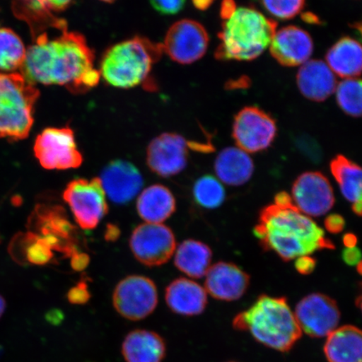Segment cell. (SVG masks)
<instances>
[{
  "instance_id": "1",
  "label": "cell",
  "mask_w": 362,
  "mask_h": 362,
  "mask_svg": "<svg viewBox=\"0 0 362 362\" xmlns=\"http://www.w3.org/2000/svg\"><path fill=\"white\" fill-rule=\"evenodd\" d=\"M94 60L83 35L65 30L49 39L43 33L26 49L21 74L33 84L63 86L71 93H83L100 81Z\"/></svg>"
},
{
  "instance_id": "2",
  "label": "cell",
  "mask_w": 362,
  "mask_h": 362,
  "mask_svg": "<svg viewBox=\"0 0 362 362\" xmlns=\"http://www.w3.org/2000/svg\"><path fill=\"white\" fill-rule=\"evenodd\" d=\"M255 234L265 250L275 252L284 261L334 248L324 230L293 204L287 206L273 204L264 208Z\"/></svg>"
},
{
  "instance_id": "3",
  "label": "cell",
  "mask_w": 362,
  "mask_h": 362,
  "mask_svg": "<svg viewBox=\"0 0 362 362\" xmlns=\"http://www.w3.org/2000/svg\"><path fill=\"white\" fill-rule=\"evenodd\" d=\"M234 327L247 332L257 341L276 351H291L302 332L284 297L261 296L233 320Z\"/></svg>"
},
{
  "instance_id": "4",
  "label": "cell",
  "mask_w": 362,
  "mask_h": 362,
  "mask_svg": "<svg viewBox=\"0 0 362 362\" xmlns=\"http://www.w3.org/2000/svg\"><path fill=\"white\" fill-rule=\"evenodd\" d=\"M277 25V22L255 8H238L224 22L216 58L223 61L255 60L269 47Z\"/></svg>"
},
{
  "instance_id": "5",
  "label": "cell",
  "mask_w": 362,
  "mask_h": 362,
  "mask_svg": "<svg viewBox=\"0 0 362 362\" xmlns=\"http://www.w3.org/2000/svg\"><path fill=\"white\" fill-rule=\"evenodd\" d=\"M163 53L162 44L135 36L107 49L99 72L112 87L133 88L146 80Z\"/></svg>"
},
{
  "instance_id": "6",
  "label": "cell",
  "mask_w": 362,
  "mask_h": 362,
  "mask_svg": "<svg viewBox=\"0 0 362 362\" xmlns=\"http://www.w3.org/2000/svg\"><path fill=\"white\" fill-rule=\"evenodd\" d=\"M39 97L38 88L21 74L0 71V139L19 141L28 137Z\"/></svg>"
},
{
  "instance_id": "7",
  "label": "cell",
  "mask_w": 362,
  "mask_h": 362,
  "mask_svg": "<svg viewBox=\"0 0 362 362\" xmlns=\"http://www.w3.org/2000/svg\"><path fill=\"white\" fill-rule=\"evenodd\" d=\"M30 232L47 242L53 252L71 257L80 252L78 230L59 206L38 205L29 220Z\"/></svg>"
},
{
  "instance_id": "8",
  "label": "cell",
  "mask_w": 362,
  "mask_h": 362,
  "mask_svg": "<svg viewBox=\"0 0 362 362\" xmlns=\"http://www.w3.org/2000/svg\"><path fill=\"white\" fill-rule=\"evenodd\" d=\"M63 199L76 224L83 230L96 228L108 212L106 194L99 178L71 180L63 192Z\"/></svg>"
},
{
  "instance_id": "9",
  "label": "cell",
  "mask_w": 362,
  "mask_h": 362,
  "mask_svg": "<svg viewBox=\"0 0 362 362\" xmlns=\"http://www.w3.org/2000/svg\"><path fill=\"white\" fill-rule=\"evenodd\" d=\"M34 153L45 170L76 169L83 162V155L76 146L74 130L67 126L44 129L35 139Z\"/></svg>"
},
{
  "instance_id": "10",
  "label": "cell",
  "mask_w": 362,
  "mask_h": 362,
  "mask_svg": "<svg viewBox=\"0 0 362 362\" xmlns=\"http://www.w3.org/2000/svg\"><path fill=\"white\" fill-rule=\"evenodd\" d=\"M112 304L117 313L127 320L146 319L158 305L156 285L146 276H129L117 284Z\"/></svg>"
},
{
  "instance_id": "11",
  "label": "cell",
  "mask_w": 362,
  "mask_h": 362,
  "mask_svg": "<svg viewBox=\"0 0 362 362\" xmlns=\"http://www.w3.org/2000/svg\"><path fill=\"white\" fill-rule=\"evenodd\" d=\"M129 246L135 259L148 267L165 264L176 249L175 237L171 229L160 223H144L131 235Z\"/></svg>"
},
{
  "instance_id": "12",
  "label": "cell",
  "mask_w": 362,
  "mask_h": 362,
  "mask_svg": "<svg viewBox=\"0 0 362 362\" xmlns=\"http://www.w3.org/2000/svg\"><path fill=\"white\" fill-rule=\"evenodd\" d=\"M277 134L276 122L257 107H247L235 117L233 137L239 148L257 153L268 148Z\"/></svg>"
},
{
  "instance_id": "13",
  "label": "cell",
  "mask_w": 362,
  "mask_h": 362,
  "mask_svg": "<svg viewBox=\"0 0 362 362\" xmlns=\"http://www.w3.org/2000/svg\"><path fill=\"white\" fill-rule=\"evenodd\" d=\"M209 36L200 23L192 20L175 22L167 33L163 52L180 64H192L205 55Z\"/></svg>"
},
{
  "instance_id": "14",
  "label": "cell",
  "mask_w": 362,
  "mask_h": 362,
  "mask_svg": "<svg viewBox=\"0 0 362 362\" xmlns=\"http://www.w3.org/2000/svg\"><path fill=\"white\" fill-rule=\"evenodd\" d=\"M294 316L301 332L311 337H327L338 328L341 312L333 298L311 293L298 303Z\"/></svg>"
},
{
  "instance_id": "15",
  "label": "cell",
  "mask_w": 362,
  "mask_h": 362,
  "mask_svg": "<svg viewBox=\"0 0 362 362\" xmlns=\"http://www.w3.org/2000/svg\"><path fill=\"white\" fill-rule=\"evenodd\" d=\"M291 198L297 209L310 218L327 214L336 202L332 184L318 171L298 176L293 184Z\"/></svg>"
},
{
  "instance_id": "16",
  "label": "cell",
  "mask_w": 362,
  "mask_h": 362,
  "mask_svg": "<svg viewBox=\"0 0 362 362\" xmlns=\"http://www.w3.org/2000/svg\"><path fill=\"white\" fill-rule=\"evenodd\" d=\"M189 142L177 134L157 136L147 148V165L153 173L168 178L183 171L188 162Z\"/></svg>"
},
{
  "instance_id": "17",
  "label": "cell",
  "mask_w": 362,
  "mask_h": 362,
  "mask_svg": "<svg viewBox=\"0 0 362 362\" xmlns=\"http://www.w3.org/2000/svg\"><path fill=\"white\" fill-rule=\"evenodd\" d=\"M101 183L108 198L117 205L134 200L144 185L141 173L132 163L113 160L102 171Z\"/></svg>"
},
{
  "instance_id": "18",
  "label": "cell",
  "mask_w": 362,
  "mask_h": 362,
  "mask_svg": "<svg viewBox=\"0 0 362 362\" xmlns=\"http://www.w3.org/2000/svg\"><path fill=\"white\" fill-rule=\"evenodd\" d=\"M74 0H15L13 12L18 19L29 25L34 37L52 27L59 30L67 29L66 22L59 19L53 12L66 10Z\"/></svg>"
},
{
  "instance_id": "19",
  "label": "cell",
  "mask_w": 362,
  "mask_h": 362,
  "mask_svg": "<svg viewBox=\"0 0 362 362\" xmlns=\"http://www.w3.org/2000/svg\"><path fill=\"white\" fill-rule=\"evenodd\" d=\"M269 45L275 60L280 65L289 67L305 64L314 49L310 34L293 25L276 31Z\"/></svg>"
},
{
  "instance_id": "20",
  "label": "cell",
  "mask_w": 362,
  "mask_h": 362,
  "mask_svg": "<svg viewBox=\"0 0 362 362\" xmlns=\"http://www.w3.org/2000/svg\"><path fill=\"white\" fill-rule=\"evenodd\" d=\"M206 293L218 300H239L247 291L250 277L230 262H219L211 266L206 276Z\"/></svg>"
},
{
  "instance_id": "21",
  "label": "cell",
  "mask_w": 362,
  "mask_h": 362,
  "mask_svg": "<svg viewBox=\"0 0 362 362\" xmlns=\"http://www.w3.org/2000/svg\"><path fill=\"white\" fill-rule=\"evenodd\" d=\"M297 85L303 96L311 101L323 102L336 92L337 81L327 63L311 60L298 70Z\"/></svg>"
},
{
  "instance_id": "22",
  "label": "cell",
  "mask_w": 362,
  "mask_h": 362,
  "mask_svg": "<svg viewBox=\"0 0 362 362\" xmlns=\"http://www.w3.org/2000/svg\"><path fill=\"white\" fill-rule=\"evenodd\" d=\"M165 301L174 313L184 316L201 315L207 305L205 288L192 279L180 278L165 289Z\"/></svg>"
},
{
  "instance_id": "23",
  "label": "cell",
  "mask_w": 362,
  "mask_h": 362,
  "mask_svg": "<svg viewBox=\"0 0 362 362\" xmlns=\"http://www.w3.org/2000/svg\"><path fill=\"white\" fill-rule=\"evenodd\" d=\"M126 362H162L166 355L165 339L148 329H134L127 334L122 345Z\"/></svg>"
},
{
  "instance_id": "24",
  "label": "cell",
  "mask_w": 362,
  "mask_h": 362,
  "mask_svg": "<svg viewBox=\"0 0 362 362\" xmlns=\"http://www.w3.org/2000/svg\"><path fill=\"white\" fill-rule=\"evenodd\" d=\"M215 172L221 183L240 187L252 178L255 164L248 153L238 147H229L217 156Z\"/></svg>"
},
{
  "instance_id": "25",
  "label": "cell",
  "mask_w": 362,
  "mask_h": 362,
  "mask_svg": "<svg viewBox=\"0 0 362 362\" xmlns=\"http://www.w3.org/2000/svg\"><path fill=\"white\" fill-rule=\"evenodd\" d=\"M329 362H362V334L353 325H344L329 334L324 346Z\"/></svg>"
},
{
  "instance_id": "26",
  "label": "cell",
  "mask_w": 362,
  "mask_h": 362,
  "mask_svg": "<svg viewBox=\"0 0 362 362\" xmlns=\"http://www.w3.org/2000/svg\"><path fill=\"white\" fill-rule=\"evenodd\" d=\"M176 202L170 189L153 185L144 189L137 200V211L148 223H162L174 214Z\"/></svg>"
},
{
  "instance_id": "27",
  "label": "cell",
  "mask_w": 362,
  "mask_h": 362,
  "mask_svg": "<svg viewBox=\"0 0 362 362\" xmlns=\"http://www.w3.org/2000/svg\"><path fill=\"white\" fill-rule=\"evenodd\" d=\"M328 66L343 78H356L361 74V45L355 39L343 37L329 49Z\"/></svg>"
},
{
  "instance_id": "28",
  "label": "cell",
  "mask_w": 362,
  "mask_h": 362,
  "mask_svg": "<svg viewBox=\"0 0 362 362\" xmlns=\"http://www.w3.org/2000/svg\"><path fill=\"white\" fill-rule=\"evenodd\" d=\"M175 265L192 279L205 277L211 266L212 252L206 244L197 240H185L175 249Z\"/></svg>"
},
{
  "instance_id": "29",
  "label": "cell",
  "mask_w": 362,
  "mask_h": 362,
  "mask_svg": "<svg viewBox=\"0 0 362 362\" xmlns=\"http://www.w3.org/2000/svg\"><path fill=\"white\" fill-rule=\"evenodd\" d=\"M329 166L343 197L352 204L361 201V167L341 155L334 157Z\"/></svg>"
},
{
  "instance_id": "30",
  "label": "cell",
  "mask_w": 362,
  "mask_h": 362,
  "mask_svg": "<svg viewBox=\"0 0 362 362\" xmlns=\"http://www.w3.org/2000/svg\"><path fill=\"white\" fill-rule=\"evenodd\" d=\"M12 255L21 262L45 265L54 259V252L47 242L33 232L21 234L13 239Z\"/></svg>"
},
{
  "instance_id": "31",
  "label": "cell",
  "mask_w": 362,
  "mask_h": 362,
  "mask_svg": "<svg viewBox=\"0 0 362 362\" xmlns=\"http://www.w3.org/2000/svg\"><path fill=\"white\" fill-rule=\"evenodd\" d=\"M26 56L24 42L15 31L0 28V71L6 74L21 70Z\"/></svg>"
},
{
  "instance_id": "32",
  "label": "cell",
  "mask_w": 362,
  "mask_h": 362,
  "mask_svg": "<svg viewBox=\"0 0 362 362\" xmlns=\"http://www.w3.org/2000/svg\"><path fill=\"white\" fill-rule=\"evenodd\" d=\"M193 196L199 206L206 209H216L225 201L223 183L211 175H204L194 185Z\"/></svg>"
},
{
  "instance_id": "33",
  "label": "cell",
  "mask_w": 362,
  "mask_h": 362,
  "mask_svg": "<svg viewBox=\"0 0 362 362\" xmlns=\"http://www.w3.org/2000/svg\"><path fill=\"white\" fill-rule=\"evenodd\" d=\"M339 106L346 115L357 117L361 115V81L350 78L341 81L337 87Z\"/></svg>"
},
{
  "instance_id": "34",
  "label": "cell",
  "mask_w": 362,
  "mask_h": 362,
  "mask_svg": "<svg viewBox=\"0 0 362 362\" xmlns=\"http://www.w3.org/2000/svg\"><path fill=\"white\" fill-rule=\"evenodd\" d=\"M262 6L272 16L281 20H289L300 13L305 0H262Z\"/></svg>"
},
{
  "instance_id": "35",
  "label": "cell",
  "mask_w": 362,
  "mask_h": 362,
  "mask_svg": "<svg viewBox=\"0 0 362 362\" xmlns=\"http://www.w3.org/2000/svg\"><path fill=\"white\" fill-rule=\"evenodd\" d=\"M155 10L162 15H175L183 10L185 0H149Z\"/></svg>"
},
{
  "instance_id": "36",
  "label": "cell",
  "mask_w": 362,
  "mask_h": 362,
  "mask_svg": "<svg viewBox=\"0 0 362 362\" xmlns=\"http://www.w3.org/2000/svg\"><path fill=\"white\" fill-rule=\"evenodd\" d=\"M90 293L88 284L81 281L67 293V300L72 305H85L89 301Z\"/></svg>"
},
{
  "instance_id": "37",
  "label": "cell",
  "mask_w": 362,
  "mask_h": 362,
  "mask_svg": "<svg viewBox=\"0 0 362 362\" xmlns=\"http://www.w3.org/2000/svg\"><path fill=\"white\" fill-rule=\"evenodd\" d=\"M298 148L301 149L303 153L310 158V160L318 161L321 158V152L319 147L313 140L309 139H300L298 140Z\"/></svg>"
},
{
  "instance_id": "38",
  "label": "cell",
  "mask_w": 362,
  "mask_h": 362,
  "mask_svg": "<svg viewBox=\"0 0 362 362\" xmlns=\"http://www.w3.org/2000/svg\"><path fill=\"white\" fill-rule=\"evenodd\" d=\"M346 221L339 214L329 215L325 220V228L332 234L341 233L345 228Z\"/></svg>"
},
{
  "instance_id": "39",
  "label": "cell",
  "mask_w": 362,
  "mask_h": 362,
  "mask_svg": "<svg viewBox=\"0 0 362 362\" xmlns=\"http://www.w3.org/2000/svg\"><path fill=\"white\" fill-rule=\"evenodd\" d=\"M294 266L300 274L309 275L315 270L316 261L310 255L302 256L296 259Z\"/></svg>"
},
{
  "instance_id": "40",
  "label": "cell",
  "mask_w": 362,
  "mask_h": 362,
  "mask_svg": "<svg viewBox=\"0 0 362 362\" xmlns=\"http://www.w3.org/2000/svg\"><path fill=\"white\" fill-rule=\"evenodd\" d=\"M71 268L76 271H83L87 269L89 264L90 259L87 253L78 252L71 257Z\"/></svg>"
},
{
  "instance_id": "41",
  "label": "cell",
  "mask_w": 362,
  "mask_h": 362,
  "mask_svg": "<svg viewBox=\"0 0 362 362\" xmlns=\"http://www.w3.org/2000/svg\"><path fill=\"white\" fill-rule=\"evenodd\" d=\"M342 259L348 265L356 266L361 262V252L356 247L346 248L342 253Z\"/></svg>"
},
{
  "instance_id": "42",
  "label": "cell",
  "mask_w": 362,
  "mask_h": 362,
  "mask_svg": "<svg viewBox=\"0 0 362 362\" xmlns=\"http://www.w3.org/2000/svg\"><path fill=\"white\" fill-rule=\"evenodd\" d=\"M236 4L234 0H223L221 8V17L223 21L228 20L236 11Z\"/></svg>"
},
{
  "instance_id": "43",
  "label": "cell",
  "mask_w": 362,
  "mask_h": 362,
  "mask_svg": "<svg viewBox=\"0 0 362 362\" xmlns=\"http://www.w3.org/2000/svg\"><path fill=\"white\" fill-rule=\"evenodd\" d=\"M120 236V230L117 226L108 224L105 230V239L108 242H115Z\"/></svg>"
},
{
  "instance_id": "44",
  "label": "cell",
  "mask_w": 362,
  "mask_h": 362,
  "mask_svg": "<svg viewBox=\"0 0 362 362\" xmlns=\"http://www.w3.org/2000/svg\"><path fill=\"white\" fill-rule=\"evenodd\" d=\"M343 243L346 248L355 247L357 244V238L355 234L346 233L343 237Z\"/></svg>"
},
{
  "instance_id": "45",
  "label": "cell",
  "mask_w": 362,
  "mask_h": 362,
  "mask_svg": "<svg viewBox=\"0 0 362 362\" xmlns=\"http://www.w3.org/2000/svg\"><path fill=\"white\" fill-rule=\"evenodd\" d=\"M214 0H192L194 7L201 11H205L211 6Z\"/></svg>"
},
{
  "instance_id": "46",
  "label": "cell",
  "mask_w": 362,
  "mask_h": 362,
  "mask_svg": "<svg viewBox=\"0 0 362 362\" xmlns=\"http://www.w3.org/2000/svg\"><path fill=\"white\" fill-rule=\"evenodd\" d=\"M303 19L308 23H313V24H318L320 22L318 17H317L314 13H306L305 15H303Z\"/></svg>"
},
{
  "instance_id": "47",
  "label": "cell",
  "mask_w": 362,
  "mask_h": 362,
  "mask_svg": "<svg viewBox=\"0 0 362 362\" xmlns=\"http://www.w3.org/2000/svg\"><path fill=\"white\" fill-rule=\"evenodd\" d=\"M352 210L357 216L361 215V201L352 204Z\"/></svg>"
},
{
  "instance_id": "48",
  "label": "cell",
  "mask_w": 362,
  "mask_h": 362,
  "mask_svg": "<svg viewBox=\"0 0 362 362\" xmlns=\"http://www.w3.org/2000/svg\"><path fill=\"white\" fill-rule=\"evenodd\" d=\"M6 303L4 298L0 296V318H1L4 310H6Z\"/></svg>"
},
{
  "instance_id": "49",
  "label": "cell",
  "mask_w": 362,
  "mask_h": 362,
  "mask_svg": "<svg viewBox=\"0 0 362 362\" xmlns=\"http://www.w3.org/2000/svg\"><path fill=\"white\" fill-rule=\"evenodd\" d=\"M101 1L106 2V3H112V2H115V0H101Z\"/></svg>"
}]
</instances>
